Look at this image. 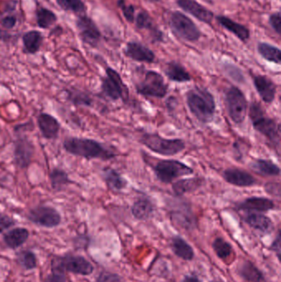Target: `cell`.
Masks as SVG:
<instances>
[{"label": "cell", "instance_id": "8992f818", "mask_svg": "<svg viewBox=\"0 0 281 282\" xmlns=\"http://www.w3.org/2000/svg\"><path fill=\"white\" fill-rule=\"evenodd\" d=\"M158 181L165 184L173 183L176 179L192 174V168L179 160H163L158 162L153 168Z\"/></svg>", "mask_w": 281, "mask_h": 282}, {"label": "cell", "instance_id": "f5cc1de1", "mask_svg": "<svg viewBox=\"0 0 281 282\" xmlns=\"http://www.w3.org/2000/svg\"><path fill=\"white\" fill-rule=\"evenodd\" d=\"M206 1H207V2H210V0H206Z\"/></svg>", "mask_w": 281, "mask_h": 282}, {"label": "cell", "instance_id": "7bdbcfd3", "mask_svg": "<svg viewBox=\"0 0 281 282\" xmlns=\"http://www.w3.org/2000/svg\"><path fill=\"white\" fill-rule=\"evenodd\" d=\"M97 282H123V280L118 274L102 271L97 278Z\"/></svg>", "mask_w": 281, "mask_h": 282}, {"label": "cell", "instance_id": "1f68e13d", "mask_svg": "<svg viewBox=\"0 0 281 282\" xmlns=\"http://www.w3.org/2000/svg\"><path fill=\"white\" fill-rule=\"evenodd\" d=\"M42 42L43 36L39 31H29L22 36L24 52L27 54L34 55L39 52Z\"/></svg>", "mask_w": 281, "mask_h": 282}, {"label": "cell", "instance_id": "484cf974", "mask_svg": "<svg viewBox=\"0 0 281 282\" xmlns=\"http://www.w3.org/2000/svg\"><path fill=\"white\" fill-rule=\"evenodd\" d=\"M155 211L152 200L147 197H141L134 201L131 207V213L136 220H146L151 217Z\"/></svg>", "mask_w": 281, "mask_h": 282}, {"label": "cell", "instance_id": "bcb514c9", "mask_svg": "<svg viewBox=\"0 0 281 282\" xmlns=\"http://www.w3.org/2000/svg\"><path fill=\"white\" fill-rule=\"evenodd\" d=\"M264 189L266 193L271 196H280V185L279 183H267L265 184Z\"/></svg>", "mask_w": 281, "mask_h": 282}, {"label": "cell", "instance_id": "44dd1931", "mask_svg": "<svg viewBox=\"0 0 281 282\" xmlns=\"http://www.w3.org/2000/svg\"><path fill=\"white\" fill-rule=\"evenodd\" d=\"M244 221L255 230L269 235L274 230V224L270 217L262 213L249 212L244 217Z\"/></svg>", "mask_w": 281, "mask_h": 282}, {"label": "cell", "instance_id": "d4e9b609", "mask_svg": "<svg viewBox=\"0 0 281 282\" xmlns=\"http://www.w3.org/2000/svg\"><path fill=\"white\" fill-rule=\"evenodd\" d=\"M237 272L240 277L247 282H264V275L250 261H243L238 265Z\"/></svg>", "mask_w": 281, "mask_h": 282}, {"label": "cell", "instance_id": "d590c367", "mask_svg": "<svg viewBox=\"0 0 281 282\" xmlns=\"http://www.w3.org/2000/svg\"><path fill=\"white\" fill-rule=\"evenodd\" d=\"M57 5L65 12H72L76 14H85L86 6L82 0H55Z\"/></svg>", "mask_w": 281, "mask_h": 282}, {"label": "cell", "instance_id": "f35d334b", "mask_svg": "<svg viewBox=\"0 0 281 282\" xmlns=\"http://www.w3.org/2000/svg\"><path fill=\"white\" fill-rule=\"evenodd\" d=\"M65 272L66 271L63 267H61L58 259H53L51 263V270L50 274L46 276L45 282H67Z\"/></svg>", "mask_w": 281, "mask_h": 282}, {"label": "cell", "instance_id": "e575fe53", "mask_svg": "<svg viewBox=\"0 0 281 282\" xmlns=\"http://www.w3.org/2000/svg\"><path fill=\"white\" fill-rule=\"evenodd\" d=\"M37 23L41 29H47L53 26L57 22V14L50 9L46 8H39L36 13Z\"/></svg>", "mask_w": 281, "mask_h": 282}, {"label": "cell", "instance_id": "7402d4cb", "mask_svg": "<svg viewBox=\"0 0 281 282\" xmlns=\"http://www.w3.org/2000/svg\"><path fill=\"white\" fill-rule=\"evenodd\" d=\"M136 27L139 30H147L151 33V37L154 41H162L163 34L154 24V20L147 12L142 11L137 14L134 18Z\"/></svg>", "mask_w": 281, "mask_h": 282}, {"label": "cell", "instance_id": "836d02e7", "mask_svg": "<svg viewBox=\"0 0 281 282\" xmlns=\"http://www.w3.org/2000/svg\"><path fill=\"white\" fill-rule=\"evenodd\" d=\"M50 179L52 188L58 192L73 183L67 172L61 168H54L50 172Z\"/></svg>", "mask_w": 281, "mask_h": 282}, {"label": "cell", "instance_id": "f546056e", "mask_svg": "<svg viewBox=\"0 0 281 282\" xmlns=\"http://www.w3.org/2000/svg\"><path fill=\"white\" fill-rule=\"evenodd\" d=\"M165 75L169 80L177 83H186L191 80V76L185 67L176 61L167 63L164 68Z\"/></svg>", "mask_w": 281, "mask_h": 282}, {"label": "cell", "instance_id": "603a6c76", "mask_svg": "<svg viewBox=\"0 0 281 282\" xmlns=\"http://www.w3.org/2000/svg\"><path fill=\"white\" fill-rule=\"evenodd\" d=\"M253 172L264 177H278L280 174V168L270 160L258 159L249 164Z\"/></svg>", "mask_w": 281, "mask_h": 282}, {"label": "cell", "instance_id": "f907efd6", "mask_svg": "<svg viewBox=\"0 0 281 282\" xmlns=\"http://www.w3.org/2000/svg\"><path fill=\"white\" fill-rule=\"evenodd\" d=\"M5 37V36H4V33H3V31L1 30V28H0V39H3Z\"/></svg>", "mask_w": 281, "mask_h": 282}, {"label": "cell", "instance_id": "f1b7e54d", "mask_svg": "<svg viewBox=\"0 0 281 282\" xmlns=\"http://www.w3.org/2000/svg\"><path fill=\"white\" fill-rule=\"evenodd\" d=\"M216 19L221 26L235 35L236 37H238L240 41L246 42L250 37V33L246 27L234 22L230 17H225V16H218L216 17Z\"/></svg>", "mask_w": 281, "mask_h": 282}, {"label": "cell", "instance_id": "7a4b0ae2", "mask_svg": "<svg viewBox=\"0 0 281 282\" xmlns=\"http://www.w3.org/2000/svg\"><path fill=\"white\" fill-rule=\"evenodd\" d=\"M186 104L195 118L203 124L211 122L216 111L214 96L210 91L195 86L186 93Z\"/></svg>", "mask_w": 281, "mask_h": 282}, {"label": "cell", "instance_id": "9a60e30c", "mask_svg": "<svg viewBox=\"0 0 281 282\" xmlns=\"http://www.w3.org/2000/svg\"><path fill=\"white\" fill-rule=\"evenodd\" d=\"M252 81L256 90L262 101L266 104H272L276 94V84L270 78L262 74L252 75Z\"/></svg>", "mask_w": 281, "mask_h": 282}, {"label": "cell", "instance_id": "d6986e66", "mask_svg": "<svg viewBox=\"0 0 281 282\" xmlns=\"http://www.w3.org/2000/svg\"><path fill=\"white\" fill-rule=\"evenodd\" d=\"M125 54L133 61L142 63H154L155 55L147 46L137 41H130L126 45Z\"/></svg>", "mask_w": 281, "mask_h": 282}, {"label": "cell", "instance_id": "7dc6e473", "mask_svg": "<svg viewBox=\"0 0 281 282\" xmlns=\"http://www.w3.org/2000/svg\"><path fill=\"white\" fill-rule=\"evenodd\" d=\"M17 19L15 16L8 15L1 19V25L6 29H13L17 24Z\"/></svg>", "mask_w": 281, "mask_h": 282}, {"label": "cell", "instance_id": "c3c4849f", "mask_svg": "<svg viewBox=\"0 0 281 282\" xmlns=\"http://www.w3.org/2000/svg\"><path fill=\"white\" fill-rule=\"evenodd\" d=\"M281 236H280V231H278L277 233L276 237H275V240L272 242L271 246H270V249L272 250L275 252V254H276L277 258L278 259H280V252H281Z\"/></svg>", "mask_w": 281, "mask_h": 282}, {"label": "cell", "instance_id": "5b68a950", "mask_svg": "<svg viewBox=\"0 0 281 282\" xmlns=\"http://www.w3.org/2000/svg\"><path fill=\"white\" fill-rule=\"evenodd\" d=\"M224 102L228 114L233 122L242 124L246 119L248 109L247 98L242 91L238 87H230L225 91Z\"/></svg>", "mask_w": 281, "mask_h": 282}, {"label": "cell", "instance_id": "4316f807", "mask_svg": "<svg viewBox=\"0 0 281 282\" xmlns=\"http://www.w3.org/2000/svg\"><path fill=\"white\" fill-rule=\"evenodd\" d=\"M172 251L176 256L184 261H191L195 258L192 247L180 236H174L170 243Z\"/></svg>", "mask_w": 281, "mask_h": 282}, {"label": "cell", "instance_id": "277c9868", "mask_svg": "<svg viewBox=\"0 0 281 282\" xmlns=\"http://www.w3.org/2000/svg\"><path fill=\"white\" fill-rule=\"evenodd\" d=\"M140 142L149 150L163 156H173L186 149L182 139H166L157 133H145L141 136Z\"/></svg>", "mask_w": 281, "mask_h": 282}, {"label": "cell", "instance_id": "83f0119b", "mask_svg": "<svg viewBox=\"0 0 281 282\" xmlns=\"http://www.w3.org/2000/svg\"><path fill=\"white\" fill-rule=\"evenodd\" d=\"M204 179L201 177H190L178 180L173 183V191L177 196H182L185 194L195 192L202 187Z\"/></svg>", "mask_w": 281, "mask_h": 282}, {"label": "cell", "instance_id": "60d3db41", "mask_svg": "<svg viewBox=\"0 0 281 282\" xmlns=\"http://www.w3.org/2000/svg\"><path fill=\"white\" fill-rule=\"evenodd\" d=\"M117 5L121 9L124 17L127 20L128 22H134V18H135V16H134L135 9H134V7L131 5H126L125 0H118L117 1Z\"/></svg>", "mask_w": 281, "mask_h": 282}, {"label": "cell", "instance_id": "ba28073f", "mask_svg": "<svg viewBox=\"0 0 281 282\" xmlns=\"http://www.w3.org/2000/svg\"><path fill=\"white\" fill-rule=\"evenodd\" d=\"M102 93L111 101L121 99L126 102L129 99V89L119 73L108 67L106 69V76L102 79L101 85Z\"/></svg>", "mask_w": 281, "mask_h": 282}, {"label": "cell", "instance_id": "5bb4252c", "mask_svg": "<svg viewBox=\"0 0 281 282\" xmlns=\"http://www.w3.org/2000/svg\"><path fill=\"white\" fill-rule=\"evenodd\" d=\"M170 216L177 225L186 230L195 228L196 224L195 217L187 203L182 202L180 203L179 205H176L175 208L170 211Z\"/></svg>", "mask_w": 281, "mask_h": 282}, {"label": "cell", "instance_id": "ac0fdd59", "mask_svg": "<svg viewBox=\"0 0 281 282\" xmlns=\"http://www.w3.org/2000/svg\"><path fill=\"white\" fill-rule=\"evenodd\" d=\"M178 6L184 11L190 13L193 17L205 23L210 24L214 20V13L206 9V7L200 5L195 0H178Z\"/></svg>", "mask_w": 281, "mask_h": 282}, {"label": "cell", "instance_id": "ab89813d", "mask_svg": "<svg viewBox=\"0 0 281 282\" xmlns=\"http://www.w3.org/2000/svg\"><path fill=\"white\" fill-rule=\"evenodd\" d=\"M68 93V100L71 101L75 106H83V107H91L93 100L89 95L81 92V91H66Z\"/></svg>", "mask_w": 281, "mask_h": 282}, {"label": "cell", "instance_id": "4fadbf2b", "mask_svg": "<svg viewBox=\"0 0 281 282\" xmlns=\"http://www.w3.org/2000/svg\"><path fill=\"white\" fill-rule=\"evenodd\" d=\"M14 162L18 168H29L34 155V145L29 138L19 136L14 142Z\"/></svg>", "mask_w": 281, "mask_h": 282}, {"label": "cell", "instance_id": "f6af8a7d", "mask_svg": "<svg viewBox=\"0 0 281 282\" xmlns=\"http://www.w3.org/2000/svg\"><path fill=\"white\" fill-rule=\"evenodd\" d=\"M14 224H15V220H13V218L5 214H0V234L8 230Z\"/></svg>", "mask_w": 281, "mask_h": 282}, {"label": "cell", "instance_id": "cb8c5ba5", "mask_svg": "<svg viewBox=\"0 0 281 282\" xmlns=\"http://www.w3.org/2000/svg\"><path fill=\"white\" fill-rule=\"evenodd\" d=\"M30 236L29 229L25 228H14L5 233L4 242L10 249H17L23 245Z\"/></svg>", "mask_w": 281, "mask_h": 282}, {"label": "cell", "instance_id": "52a82bcc", "mask_svg": "<svg viewBox=\"0 0 281 282\" xmlns=\"http://www.w3.org/2000/svg\"><path fill=\"white\" fill-rule=\"evenodd\" d=\"M134 87L138 94L155 98H163L168 90V86L162 74L154 70L146 72L143 80L137 83Z\"/></svg>", "mask_w": 281, "mask_h": 282}, {"label": "cell", "instance_id": "8fae6325", "mask_svg": "<svg viewBox=\"0 0 281 282\" xmlns=\"http://www.w3.org/2000/svg\"><path fill=\"white\" fill-rule=\"evenodd\" d=\"M76 27L78 31L79 37L82 42L93 47H95L99 43L102 35L98 26L91 17L86 14H81L76 20Z\"/></svg>", "mask_w": 281, "mask_h": 282}, {"label": "cell", "instance_id": "ee69618b", "mask_svg": "<svg viewBox=\"0 0 281 282\" xmlns=\"http://www.w3.org/2000/svg\"><path fill=\"white\" fill-rule=\"evenodd\" d=\"M269 23L270 27L273 28V30L275 31V33L278 35L281 34V13L277 12V13H273L269 17Z\"/></svg>", "mask_w": 281, "mask_h": 282}, {"label": "cell", "instance_id": "ffe728a7", "mask_svg": "<svg viewBox=\"0 0 281 282\" xmlns=\"http://www.w3.org/2000/svg\"><path fill=\"white\" fill-rule=\"evenodd\" d=\"M37 125L44 138L54 140L58 136L61 130V123L54 116L42 112L37 117Z\"/></svg>", "mask_w": 281, "mask_h": 282}, {"label": "cell", "instance_id": "6da1fadb", "mask_svg": "<svg viewBox=\"0 0 281 282\" xmlns=\"http://www.w3.org/2000/svg\"><path fill=\"white\" fill-rule=\"evenodd\" d=\"M64 149L70 155L86 160H113L117 153L97 140L88 138L69 137L64 141Z\"/></svg>", "mask_w": 281, "mask_h": 282}, {"label": "cell", "instance_id": "d6a6232c", "mask_svg": "<svg viewBox=\"0 0 281 282\" xmlns=\"http://www.w3.org/2000/svg\"><path fill=\"white\" fill-rule=\"evenodd\" d=\"M258 50L259 54L266 61L280 65L281 52L279 48L266 42H260L258 45Z\"/></svg>", "mask_w": 281, "mask_h": 282}, {"label": "cell", "instance_id": "681fc988", "mask_svg": "<svg viewBox=\"0 0 281 282\" xmlns=\"http://www.w3.org/2000/svg\"><path fill=\"white\" fill-rule=\"evenodd\" d=\"M182 282H201L199 277L196 276H186Z\"/></svg>", "mask_w": 281, "mask_h": 282}, {"label": "cell", "instance_id": "30bf717a", "mask_svg": "<svg viewBox=\"0 0 281 282\" xmlns=\"http://www.w3.org/2000/svg\"><path fill=\"white\" fill-rule=\"evenodd\" d=\"M29 221L43 228H53L61 223V214L54 207L41 205L31 209L27 213Z\"/></svg>", "mask_w": 281, "mask_h": 282}, {"label": "cell", "instance_id": "9c48e42d", "mask_svg": "<svg viewBox=\"0 0 281 282\" xmlns=\"http://www.w3.org/2000/svg\"><path fill=\"white\" fill-rule=\"evenodd\" d=\"M169 25L173 33L187 41H196L201 37L196 24L181 12H173L169 18Z\"/></svg>", "mask_w": 281, "mask_h": 282}, {"label": "cell", "instance_id": "8d00e7d4", "mask_svg": "<svg viewBox=\"0 0 281 282\" xmlns=\"http://www.w3.org/2000/svg\"><path fill=\"white\" fill-rule=\"evenodd\" d=\"M213 249L218 259H229L233 252V248L229 242L226 241L223 238H216L212 244Z\"/></svg>", "mask_w": 281, "mask_h": 282}, {"label": "cell", "instance_id": "e0dca14e", "mask_svg": "<svg viewBox=\"0 0 281 282\" xmlns=\"http://www.w3.org/2000/svg\"><path fill=\"white\" fill-rule=\"evenodd\" d=\"M275 203L272 200L263 197V196L248 197L237 206V208L239 211L256 212V213L268 212V211L275 209Z\"/></svg>", "mask_w": 281, "mask_h": 282}, {"label": "cell", "instance_id": "4dcf8cb0", "mask_svg": "<svg viewBox=\"0 0 281 282\" xmlns=\"http://www.w3.org/2000/svg\"><path fill=\"white\" fill-rule=\"evenodd\" d=\"M102 177L107 187L114 192H120L127 187V180L122 177L114 168H104L102 171Z\"/></svg>", "mask_w": 281, "mask_h": 282}, {"label": "cell", "instance_id": "3957f363", "mask_svg": "<svg viewBox=\"0 0 281 282\" xmlns=\"http://www.w3.org/2000/svg\"><path fill=\"white\" fill-rule=\"evenodd\" d=\"M248 113L254 130L262 134L273 146L279 149L280 144V126L279 123L269 117L258 101L251 102L249 107Z\"/></svg>", "mask_w": 281, "mask_h": 282}, {"label": "cell", "instance_id": "b9f144b4", "mask_svg": "<svg viewBox=\"0 0 281 282\" xmlns=\"http://www.w3.org/2000/svg\"><path fill=\"white\" fill-rule=\"evenodd\" d=\"M225 71L228 75L231 77L233 80H235L238 83H242L244 81V76L242 74L239 68L236 67L235 65L227 64L224 68Z\"/></svg>", "mask_w": 281, "mask_h": 282}, {"label": "cell", "instance_id": "2e32d148", "mask_svg": "<svg viewBox=\"0 0 281 282\" xmlns=\"http://www.w3.org/2000/svg\"><path fill=\"white\" fill-rule=\"evenodd\" d=\"M223 178L226 183L239 188H249L257 184V179L252 175L238 168L225 169L223 172Z\"/></svg>", "mask_w": 281, "mask_h": 282}, {"label": "cell", "instance_id": "db71d44e", "mask_svg": "<svg viewBox=\"0 0 281 282\" xmlns=\"http://www.w3.org/2000/svg\"><path fill=\"white\" fill-rule=\"evenodd\" d=\"M217 282H220V281H217Z\"/></svg>", "mask_w": 281, "mask_h": 282}, {"label": "cell", "instance_id": "74e56055", "mask_svg": "<svg viewBox=\"0 0 281 282\" xmlns=\"http://www.w3.org/2000/svg\"><path fill=\"white\" fill-rule=\"evenodd\" d=\"M17 263L25 270L30 271L37 267V259L34 252L30 250H24L17 255Z\"/></svg>", "mask_w": 281, "mask_h": 282}, {"label": "cell", "instance_id": "816d5d0a", "mask_svg": "<svg viewBox=\"0 0 281 282\" xmlns=\"http://www.w3.org/2000/svg\"><path fill=\"white\" fill-rule=\"evenodd\" d=\"M149 1H150V2H158L159 0H149Z\"/></svg>", "mask_w": 281, "mask_h": 282}, {"label": "cell", "instance_id": "7c38bea8", "mask_svg": "<svg viewBox=\"0 0 281 282\" xmlns=\"http://www.w3.org/2000/svg\"><path fill=\"white\" fill-rule=\"evenodd\" d=\"M65 271L80 276H89L94 271V267L89 260L79 255L66 254L57 258Z\"/></svg>", "mask_w": 281, "mask_h": 282}]
</instances>
